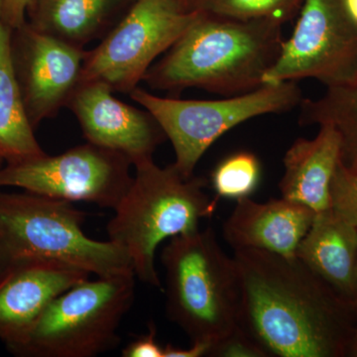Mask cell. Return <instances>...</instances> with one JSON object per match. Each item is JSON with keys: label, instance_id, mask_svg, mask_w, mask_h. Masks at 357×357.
I'll return each instance as SVG.
<instances>
[{"label": "cell", "instance_id": "cell-23", "mask_svg": "<svg viewBox=\"0 0 357 357\" xmlns=\"http://www.w3.org/2000/svg\"><path fill=\"white\" fill-rule=\"evenodd\" d=\"M208 356L267 357L264 351L237 325L236 328L211 345Z\"/></svg>", "mask_w": 357, "mask_h": 357}, {"label": "cell", "instance_id": "cell-26", "mask_svg": "<svg viewBox=\"0 0 357 357\" xmlns=\"http://www.w3.org/2000/svg\"><path fill=\"white\" fill-rule=\"evenodd\" d=\"M211 342H192L188 349H180L172 344H167L164 347L163 357H202L208 356L211 349Z\"/></svg>", "mask_w": 357, "mask_h": 357}, {"label": "cell", "instance_id": "cell-3", "mask_svg": "<svg viewBox=\"0 0 357 357\" xmlns=\"http://www.w3.org/2000/svg\"><path fill=\"white\" fill-rule=\"evenodd\" d=\"M135 167L130 187L114 208L107 223L109 241L121 246L135 277L162 288L155 267V253L166 239L191 234L217 210L204 189V178H185L172 165L159 167L153 159Z\"/></svg>", "mask_w": 357, "mask_h": 357}, {"label": "cell", "instance_id": "cell-16", "mask_svg": "<svg viewBox=\"0 0 357 357\" xmlns=\"http://www.w3.org/2000/svg\"><path fill=\"white\" fill-rule=\"evenodd\" d=\"M296 257L351 305L356 295L357 227L331 208L316 213Z\"/></svg>", "mask_w": 357, "mask_h": 357}, {"label": "cell", "instance_id": "cell-12", "mask_svg": "<svg viewBox=\"0 0 357 357\" xmlns=\"http://www.w3.org/2000/svg\"><path fill=\"white\" fill-rule=\"evenodd\" d=\"M67 107L86 142L123 154L133 167L153 159L156 148L167 139L151 114L121 102L105 84H79Z\"/></svg>", "mask_w": 357, "mask_h": 357}, {"label": "cell", "instance_id": "cell-19", "mask_svg": "<svg viewBox=\"0 0 357 357\" xmlns=\"http://www.w3.org/2000/svg\"><path fill=\"white\" fill-rule=\"evenodd\" d=\"M301 126L330 124L340 137V161L357 170V77L351 84L326 88L318 100L303 98Z\"/></svg>", "mask_w": 357, "mask_h": 357}, {"label": "cell", "instance_id": "cell-5", "mask_svg": "<svg viewBox=\"0 0 357 357\" xmlns=\"http://www.w3.org/2000/svg\"><path fill=\"white\" fill-rule=\"evenodd\" d=\"M168 318L192 342L211 344L237 326L239 282L234 257L208 227L170 239L162 251Z\"/></svg>", "mask_w": 357, "mask_h": 357}, {"label": "cell", "instance_id": "cell-22", "mask_svg": "<svg viewBox=\"0 0 357 357\" xmlns=\"http://www.w3.org/2000/svg\"><path fill=\"white\" fill-rule=\"evenodd\" d=\"M331 210L357 227V170L337 162L330 187Z\"/></svg>", "mask_w": 357, "mask_h": 357}, {"label": "cell", "instance_id": "cell-29", "mask_svg": "<svg viewBox=\"0 0 357 357\" xmlns=\"http://www.w3.org/2000/svg\"><path fill=\"white\" fill-rule=\"evenodd\" d=\"M349 357H357V332L356 337L354 338V342H352Z\"/></svg>", "mask_w": 357, "mask_h": 357}, {"label": "cell", "instance_id": "cell-1", "mask_svg": "<svg viewBox=\"0 0 357 357\" xmlns=\"http://www.w3.org/2000/svg\"><path fill=\"white\" fill-rule=\"evenodd\" d=\"M237 325L267 357H349L351 305L297 257L236 249Z\"/></svg>", "mask_w": 357, "mask_h": 357}, {"label": "cell", "instance_id": "cell-8", "mask_svg": "<svg viewBox=\"0 0 357 357\" xmlns=\"http://www.w3.org/2000/svg\"><path fill=\"white\" fill-rule=\"evenodd\" d=\"M196 14L181 13L166 0H136L100 44L86 51L79 84L102 83L129 95Z\"/></svg>", "mask_w": 357, "mask_h": 357}, {"label": "cell", "instance_id": "cell-2", "mask_svg": "<svg viewBox=\"0 0 357 357\" xmlns=\"http://www.w3.org/2000/svg\"><path fill=\"white\" fill-rule=\"evenodd\" d=\"M282 24L273 20H236L197 11L175 44L148 70L154 89L180 93L198 88L225 96L263 86L262 79L280 55Z\"/></svg>", "mask_w": 357, "mask_h": 357}, {"label": "cell", "instance_id": "cell-9", "mask_svg": "<svg viewBox=\"0 0 357 357\" xmlns=\"http://www.w3.org/2000/svg\"><path fill=\"white\" fill-rule=\"evenodd\" d=\"M318 79L326 88L357 77V22L344 0H304L292 36L263 84Z\"/></svg>", "mask_w": 357, "mask_h": 357}, {"label": "cell", "instance_id": "cell-30", "mask_svg": "<svg viewBox=\"0 0 357 357\" xmlns=\"http://www.w3.org/2000/svg\"><path fill=\"white\" fill-rule=\"evenodd\" d=\"M352 310H354V316L357 321V271H356V295H354V299L351 303Z\"/></svg>", "mask_w": 357, "mask_h": 357}, {"label": "cell", "instance_id": "cell-27", "mask_svg": "<svg viewBox=\"0 0 357 357\" xmlns=\"http://www.w3.org/2000/svg\"><path fill=\"white\" fill-rule=\"evenodd\" d=\"M166 1L183 13H191L196 11L195 10L196 0H166Z\"/></svg>", "mask_w": 357, "mask_h": 357}, {"label": "cell", "instance_id": "cell-4", "mask_svg": "<svg viewBox=\"0 0 357 357\" xmlns=\"http://www.w3.org/2000/svg\"><path fill=\"white\" fill-rule=\"evenodd\" d=\"M86 217L64 199L0 192V273L14 262L35 258L57 260L98 277L133 272L121 246L84 234Z\"/></svg>", "mask_w": 357, "mask_h": 357}, {"label": "cell", "instance_id": "cell-18", "mask_svg": "<svg viewBox=\"0 0 357 357\" xmlns=\"http://www.w3.org/2000/svg\"><path fill=\"white\" fill-rule=\"evenodd\" d=\"M13 29L1 18L0 0V157L15 164L43 156L21 98L11 54Z\"/></svg>", "mask_w": 357, "mask_h": 357}, {"label": "cell", "instance_id": "cell-7", "mask_svg": "<svg viewBox=\"0 0 357 357\" xmlns=\"http://www.w3.org/2000/svg\"><path fill=\"white\" fill-rule=\"evenodd\" d=\"M129 96L163 129L175 151L174 166L185 178L194 176L199 160L222 134L253 117L290 112L303 100L296 82L263 84L217 100L161 98L138 86Z\"/></svg>", "mask_w": 357, "mask_h": 357}, {"label": "cell", "instance_id": "cell-25", "mask_svg": "<svg viewBox=\"0 0 357 357\" xmlns=\"http://www.w3.org/2000/svg\"><path fill=\"white\" fill-rule=\"evenodd\" d=\"M38 0H1V18L10 29H17L26 22V15Z\"/></svg>", "mask_w": 357, "mask_h": 357}, {"label": "cell", "instance_id": "cell-11", "mask_svg": "<svg viewBox=\"0 0 357 357\" xmlns=\"http://www.w3.org/2000/svg\"><path fill=\"white\" fill-rule=\"evenodd\" d=\"M86 53V49L66 43L27 21L13 30L14 70L33 128L67 107L81 81Z\"/></svg>", "mask_w": 357, "mask_h": 357}, {"label": "cell", "instance_id": "cell-10", "mask_svg": "<svg viewBox=\"0 0 357 357\" xmlns=\"http://www.w3.org/2000/svg\"><path fill=\"white\" fill-rule=\"evenodd\" d=\"M132 166L123 154L86 142L55 156L6 164L0 169V188L114 210L130 187Z\"/></svg>", "mask_w": 357, "mask_h": 357}, {"label": "cell", "instance_id": "cell-31", "mask_svg": "<svg viewBox=\"0 0 357 357\" xmlns=\"http://www.w3.org/2000/svg\"><path fill=\"white\" fill-rule=\"evenodd\" d=\"M2 161H3V160H2L1 157H0V163H1Z\"/></svg>", "mask_w": 357, "mask_h": 357}, {"label": "cell", "instance_id": "cell-14", "mask_svg": "<svg viewBox=\"0 0 357 357\" xmlns=\"http://www.w3.org/2000/svg\"><path fill=\"white\" fill-rule=\"evenodd\" d=\"M314 215L307 206L283 198L266 203L241 199L223 225V236L234 250L258 249L296 257Z\"/></svg>", "mask_w": 357, "mask_h": 357}, {"label": "cell", "instance_id": "cell-21", "mask_svg": "<svg viewBox=\"0 0 357 357\" xmlns=\"http://www.w3.org/2000/svg\"><path fill=\"white\" fill-rule=\"evenodd\" d=\"M304 0H196L195 10L236 20H293Z\"/></svg>", "mask_w": 357, "mask_h": 357}, {"label": "cell", "instance_id": "cell-28", "mask_svg": "<svg viewBox=\"0 0 357 357\" xmlns=\"http://www.w3.org/2000/svg\"><path fill=\"white\" fill-rule=\"evenodd\" d=\"M344 1L349 13L357 22V0H344Z\"/></svg>", "mask_w": 357, "mask_h": 357}, {"label": "cell", "instance_id": "cell-6", "mask_svg": "<svg viewBox=\"0 0 357 357\" xmlns=\"http://www.w3.org/2000/svg\"><path fill=\"white\" fill-rule=\"evenodd\" d=\"M135 297L134 272L96 276L58 296L20 342L21 357H95L119 344L122 319Z\"/></svg>", "mask_w": 357, "mask_h": 357}, {"label": "cell", "instance_id": "cell-20", "mask_svg": "<svg viewBox=\"0 0 357 357\" xmlns=\"http://www.w3.org/2000/svg\"><path fill=\"white\" fill-rule=\"evenodd\" d=\"M211 178L218 199L249 198L259 185L261 164L251 152H236L218 164Z\"/></svg>", "mask_w": 357, "mask_h": 357}, {"label": "cell", "instance_id": "cell-15", "mask_svg": "<svg viewBox=\"0 0 357 357\" xmlns=\"http://www.w3.org/2000/svg\"><path fill=\"white\" fill-rule=\"evenodd\" d=\"M340 159V137L330 124L319 126L314 139L296 140L284 157L282 198L316 213L331 208V182Z\"/></svg>", "mask_w": 357, "mask_h": 357}, {"label": "cell", "instance_id": "cell-17", "mask_svg": "<svg viewBox=\"0 0 357 357\" xmlns=\"http://www.w3.org/2000/svg\"><path fill=\"white\" fill-rule=\"evenodd\" d=\"M136 0H38L28 13L34 27L84 49L102 40Z\"/></svg>", "mask_w": 357, "mask_h": 357}, {"label": "cell", "instance_id": "cell-24", "mask_svg": "<svg viewBox=\"0 0 357 357\" xmlns=\"http://www.w3.org/2000/svg\"><path fill=\"white\" fill-rule=\"evenodd\" d=\"M157 330L153 323L149 324V331L145 335L129 342L121 351L123 357H163L164 347L156 340Z\"/></svg>", "mask_w": 357, "mask_h": 357}, {"label": "cell", "instance_id": "cell-13", "mask_svg": "<svg viewBox=\"0 0 357 357\" xmlns=\"http://www.w3.org/2000/svg\"><path fill=\"white\" fill-rule=\"evenodd\" d=\"M86 270L50 259H24L0 273V340L11 347L58 296L88 280Z\"/></svg>", "mask_w": 357, "mask_h": 357}]
</instances>
